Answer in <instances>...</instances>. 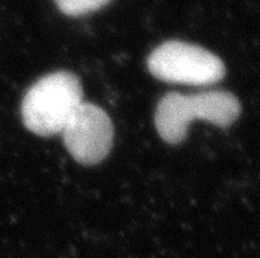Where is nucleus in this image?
Returning <instances> with one entry per match:
<instances>
[{
	"mask_svg": "<svg viewBox=\"0 0 260 258\" xmlns=\"http://www.w3.org/2000/svg\"><path fill=\"white\" fill-rule=\"evenodd\" d=\"M239 115L241 104L229 91L211 90L190 95L169 92L158 101L155 125L162 140L178 144L186 137L189 125L194 120L229 127Z\"/></svg>",
	"mask_w": 260,
	"mask_h": 258,
	"instance_id": "1",
	"label": "nucleus"
},
{
	"mask_svg": "<svg viewBox=\"0 0 260 258\" xmlns=\"http://www.w3.org/2000/svg\"><path fill=\"white\" fill-rule=\"evenodd\" d=\"M82 103L83 91L78 77L69 71L52 72L26 91L21 116L30 132L49 137L62 132Z\"/></svg>",
	"mask_w": 260,
	"mask_h": 258,
	"instance_id": "2",
	"label": "nucleus"
},
{
	"mask_svg": "<svg viewBox=\"0 0 260 258\" xmlns=\"http://www.w3.org/2000/svg\"><path fill=\"white\" fill-rule=\"evenodd\" d=\"M148 69L160 81L191 86L214 85L226 72L219 57L184 41L158 45L148 57Z\"/></svg>",
	"mask_w": 260,
	"mask_h": 258,
	"instance_id": "3",
	"label": "nucleus"
},
{
	"mask_svg": "<svg viewBox=\"0 0 260 258\" xmlns=\"http://www.w3.org/2000/svg\"><path fill=\"white\" fill-rule=\"evenodd\" d=\"M66 149L82 165H95L107 157L114 142V125L102 108L83 101L62 129Z\"/></svg>",
	"mask_w": 260,
	"mask_h": 258,
	"instance_id": "4",
	"label": "nucleus"
},
{
	"mask_svg": "<svg viewBox=\"0 0 260 258\" xmlns=\"http://www.w3.org/2000/svg\"><path fill=\"white\" fill-rule=\"evenodd\" d=\"M58 10L68 16H83L98 11L111 0H54Z\"/></svg>",
	"mask_w": 260,
	"mask_h": 258,
	"instance_id": "5",
	"label": "nucleus"
}]
</instances>
